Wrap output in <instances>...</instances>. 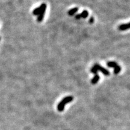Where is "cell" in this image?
<instances>
[{
	"label": "cell",
	"mask_w": 130,
	"mask_h": 130,
	"mask_svg": "<svg viewBox=\"0 0 130 130\" xmlns=\"http://www.w3.org/2000/svg\"><path fill=\"white\" fill-rule=\"evenodd\" d=\"M73 100H74V97L72 96H66L64 98H63L57 105L58 111H59L60 112L63 111L64 109L65 105L72 102Z\"/></svg>",
	"instance_id": "6da1fadb"
},
{
	"label": "cell",
	"mask_w": 130,
	"mask_h": 130,
	"mask_svg": "<svg viewBox=\"0 0 130 130\" xmlns=\"http://www.w3.org/2000/svg\"><path fill=\"white\" fill-rule=\"evenodd\" d=\"M90 71H91V72L93 73V74L96 75L97 73H98V70L93 66V67H92V68H91Z\"/></svg>",
	"instance_id": "8fae6325"
},
{
	"label": "cell",
	"mask_w": 130,
	"mask_h": 130,
	"mask_svg": "<svg viewBox=\"0 0 130 130\" xmlns=\"http://www.w3.org/2000/svg\"><path fill=\"white\" fill-rule=\"evenodd\" d=\"M94 67H95L98 71H101V72L104 75H110V72L108 70L105 69V68L102 67V66H100L99 64H95L94 65Z\"/></svg>",
	"instance_id": "3957f363"
},
{
	"label": "cell",
	"mask_w": 130,
	"mask_h": 130,
	"mask_svg": "<svg viewBox=\"0 0 130 130\" xmlns=\"http://www.w3.org/2000/svg\"><path fill=\"white\" fill-rule=\"evenodd\" d=\"M100 75H98V74L95 75V77H94L92 79V80H91V83L92 84H96L98 82V81L100 80Z\"/></svg>",
	"instance_id": "5b68a950"
},
{
	"label": "cell",
	"mask_w": 130,
	"mask_h": 130,
	"mask_svg": "<svg viewBox=\"0 0 130 130\" xmlns=\"http://www.w3.org/2000/svg\"><path fill=\"white\" fill-rule=\"evenodd\" d=\"M107 66L110 68H115L116 66H118V64H117L116 62H115V61H108L107 63Z\"/></svg>",
	"instance_id": "52a82bcc"
},
{
	"label": "cell",
	"mask_w": 130,
	"mask_h": 130,
	"mask_svg": "<svg viewBox=\"0 0 130 130\" xmlns=\"http://www.w3.org/2000/svg\"><path fill=\"white\" fill-rule=\"evenodd\" d=\"M78 8L77 7L73 8V9L69 10L68 11V13L69 16H73L75 13H76L78 12Z\"/></svg>",
	"instance_id": "8992f818"
},
{
	"label": "cell",
	"mask_w": 130,
	"mask_h": 130,
	"mask_svg": "<svg viewBox=\"0 0 130 130\" xmlns=\"http://www.w3.org/2000/svg\"><path fill=\"white\" fill-rule=\"evenodd\" d=\"M40 13L38 15V17H37V21L38 22H41L43 20V18H44L45 12H46V4H45V3H43V4H41V6H40Z\"/></svg>",
	"instance_id": "7a4b0ae2"
},
{
	"label": "cell",
	"mask_w": 130,
	"mask_h": 130,
	"mask_svg": "<svg viewBox=\"0 0 130 130\" xmlns=\"http://www.w3.org/2000/svg\"><path fill=\"white\" fill-rule=\"evenodd\" d=\"M121 71V67L120 66H116V67L114 69V74H118L120 72V71Z\"/></svg>",
	"instance_id": "9c48e42d"
},
{
	"label": "cell",
	"mask_w": 130,
	"mask_h": 130,
	"mask_svg": "<svg viewBox=\"0 0 130 130\" xmlns=\"http://www.w3.org/2000/svg\"><path fill=\"white\" fill-rule=\"evenodd\" d=\"M94 22V18L93 17H91L90 18V20H89V22H90V24L93 23V22Z\"/></svg>",
	"instance_id": "4fadbf2b"
},
{
	"label": "cell",
	"mask_w": 130,
	"mask_h": 130,
	"mask_svg": "<svg viewBox=\"0 0 130 130\" xmlns=\"http://www.w3.org/2000/svg\"><path fill=\"white\" fill-rule=\"evenodd\" d=\"M119 30L121 31H124V30H126L130 28V22L128 24H122V25H119L118 27Z\"/></svg>",
	"instance_id": "277c9868"
},
{
	"label": "cell",
	"mask_w": 130,
	"mask_h": 130,
	"mask_svg": "<svg viewBox=\"0 0 130 130\" xmlns=\"http://www.w3.org/2000/svg\"><path fill=\"white\" fill-rule=\"evenodd\" d=\"M40 7L36 8V9L33 10V12H32V14L35 16H38L40 13Z\"/></svg>",
	"instance_id": "30bf717a"
},
{
	"label": "cell",
	"mask_w": 130,
	"mask_h": 130,
	"mask_svg": "<svg viewBox=\"0 0 130 130\" xmlns=\"http://www.w3.org/2000/svg\"><path fill=\"white\" fill-rule=\"evenodd\" d=\"M81 15H80V13L79 14H77V15L75 16V19H81Z\"/></svg>",
	"instance_id": "7c38bea8"
},
{
	"label": "cell",
	"mask_w": 130,
	"mask_h": 130,
	"mask_svg": "<svg viewBox=\"0 0 130 130\" xmlns=\"http://www.w3.org/2000/svg\"><path fill=\"white\" fill-rule=\"evenodd\" d=\"M80 15H81V18L85 19V18H86L88 17L89 12H87V10H84L83 12L82 13H81Z\"/></svg>",
	"instance_id": "ba28073f"
}]
</instances>
